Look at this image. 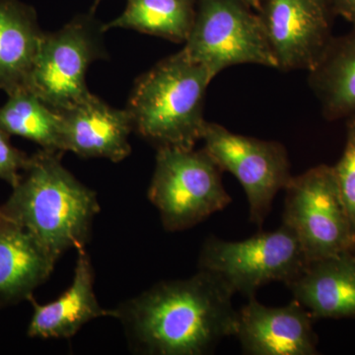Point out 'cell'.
<instances>
[{"mask_svg":"<svg viewBox=\"0 0 355 355\" xmlns=\"http://www.w3.org/2000/svg\"><path fill=\"white\" fill-rule=\"evenodd\" d=\"M103 25L93 13L76 16L58 31L44 33L27 89L60 112L92 95L86 84L90 65L108 57Z\"/></svg>","mask_w":355,"mask_h":355,"instance_id":"7","label":"cell"},{"mask_svg":"<svg viewBox=\"0 0 355 355\" xmlns=\"http://www.w3.org/2000/svg\"><path fill=\"white\" fill-rule=\"evenodd\" d=\"M242 1H244L248 6L251 7L256 12H258L259 9H260L261 0H242Z\"/></svg>","mask_w":355,"mask_h":355,"instance_id":"23","label":"cell"},{"mask_svg":"<svg viewBox=\"0 0 355 355\" xmlns=\"http://www.w3.org/2000/svg\"><path fill=\"white\" fill-rule=\"evenodd\" d=\"M182 50L214 78L233 65L277 69L258 13L242 0H198L193 28Z\"/></svg>","mask_w":355,"mask_h":355,"instance_id":"6","label":"cell"},{"mask_svg":"<svg viewBox=\"0 0 355 355\" xmlns=\"http://www.w3.org/2000/svg\"><path fill=\"white\" fill-rule=\"evenodd\" d=\"M203 149L222 172L231 173L241 184L249 202L250 219L261 226L273 198L291 180L286 147L277 141L238 135L223 125L207 121Z\"/></svg>","mask_w":355,"mask_h":355,"instance_id":"9","label":"cell"},{"mask_svg":"<svg viewBox=\"0 0 355 355\" xmlns=\"http://www.w3.org/2000/svg\"><path fill=\"white\" fill-rule=\"evenodd\" d=\"M30 157L31 156L14 147L10 142V135L0 128V180L13 188L29 164Z\"/></svg>","mask_w":355,"mask_h":355,"instance_id":"21","label":"cell"},{"mask_svg":"<svg viewBox=\"0 0 355 355\" xmlns=\"http://www.w3.org/2000/svg\"><path fill=\"white\" fill-rule=\"evenodd\" d=\"M100 2H101V0H95L94 3H93L92 8H91V13H94V11L96 10V8H97V6H99Z\"/></svg>","mask_w":355,"mask_h":355,"instance_id":"24","label":"cell"},{"mask_svg":"<svg viewBox=\"0 0 355 355\" xmlns=\"http://www.w3.org/2000/svg\"><path fill=\"white\" fill-rule=\"evenodd\" d=\"M330 4L335 16L355 24V0H330Z\"/></svg>","mask_w":355,"mask_h":355,"instance_id":"22","label":"cell"},{"mask_svg":"<svg viewBox=\"0 0 355 355\" xmlns=\"http://www.w3.org/2000/svg\"><path fill=\"white\" fill-rule=\"evenodd\" d=\"M257 13L282 71H309L334 37L330 0H261Z\"/></svg>","mask_w":355,"mask_h":355,"instance_id":"10","label":"cell"},{"mask_svg":"<svg viewBox=\"0 0 355 355\" xmlns=\"http://www.w3.org/2000/svg\"><path fill=\"white\" fill-rule=\"evenodd\" d=\"M212 80L183 50L163 58L133 85L125 108L133 130L157 148H195L207 123L203 111Z\"/></svg>","mask_w":355,"mask_h":355,"instance_id":"3","label":"cell"},{"mask_svg":"<svg viewBox=\"0 0 355 355\" xmlns=\"http://www.w3.org/2000/svg\"><path fill=\"white\" fill-rule=\"evenodd\" d=\"M57 261L32 233L0 210V306L29 300Z\"/></svg>","mask_w":355,"mask_h":355,"instance_id":"15","label":"cell"},{"mask_svg":"<svg viewBox=\"0 0 355 355\" xmlns=\"http://www.w3.org/2000/svg\"><path fill=\"white\" fill-rule=\"evenodd\" d=\"M86 248L77 250L71 286L57 300L39 304L33 296V315L28 336L38 338H70L84 324L98 318H114V311L104 309L94 291V272Z\"/></svg>","mask_w":355,"mask_h":355,"instance_id":"13","label":"cell"},{"mask_svg":"<svg viewBox=\"0 0 355 355\" xmlns=\"http://www.w3.org/2000/svg\"><path fill=\"white\" fill-rule=\"evenodd\" d=\"M284 191L282 224L297 238L308 263L352 251L355 231L333 166L292 177Z\"/></svg>","mask_w":355,"mask_h":355,"instance_id":"5","label":"cell"},{"mask_svg":"<svg viewBox=\"0 0 355 355\" xmlns=\"http://www.w3.org/2000/svg\"><path fill=\"white\" fill-rule=\"evenodd\" d=\"M44 35L33 7L0 0V90L7 95L27 89Z\"/></svg>","mask_w":355,"mask_h":355,"instance_id":"16","label":"cell"},{"mask_svg":"<svg viewBox=\"0 0 355 355\" xmlns=\"http://www.w3.org/2000/svg\"><path fill=\"white\" fill-rule=\"evenodd\" d=\"M0 128L10 137L31 140L44 150L65 153L60 112L51 108L29 89L8 94V100L0 107Z\"/></svg>","mask_w":355,"mask_h":355,"instance_id":"18","label":"cell"},{"mask_svg":"<svg viewBox=\"0 0 355 355\" xmlns=\"http://www.w3.org/2000/svg\"><path fill=\"white\" fill-rule=\"evenodd\" d=\"M308 261L297 238L282 224L272 232H261L243 241L210 236L203 243L198 270L219 275L235 293L248 299L273 282L284 284L304 270Z\"/></svg>","mask_w":355,"mask_h":355,"instance_id":"8","label":"cell"},{"mask_svg":"<svg viewBox=\"0 0 355 355\" xmlns=\"http://www.w3.org/2000/svg\"><path fill=\"white\" fill-rule=\"evenodd\" d=\"M197 3L198 0H127L125 11L103 25V29L135 30L184 44L193 28Z\"/></svg>","mask_w":355,"mask_h":355,"instance_id":"19","label":"cell"},{"mask_svg":"<svg viewBox=\"0 0 355 355\" xmlns=\"http://www.w3.org/2000/svg\"><path fill=\"white\" fill-rule=\"evenodd\" d=\"M221 172L203 148H157L148 198L166 230L193 227L232 202L222 184Z\"/></svg>","mask_w":355,"mask_h":355,"instance_id":"4","label":"cell"},{"mask_svg":"<svg viewBox=\"0 0 355 355\" xmlns=\"http://www.w3.org/2000/svg\"><path fill=\"white\" fill-rule=\"evenodd\" d=\"M352 253L354 254V257H355V243H354V248H352Z\"/></svg>","mask_w":355,"mask_h":355,"instance_id":"25","label":"cell"},{"mask_svg":"<svg viewBox=\"0 0 355 355\" xmlns=\"http://www.w3.org/2000/svg\"><path fill=\"white\" fill-rule=\"evenodd\" d=\"M286 286L314 321L355 319V257L352 252L309 261Z\"/></svg>","mask_w":355,"mask_h":355,"instance_id":"14","label":"cell"},{"mask_svg":"<svg viewBox=\"0 0 355 355\" xmlns=\"http://www.w3.org/2000/svg\"><path fill=\"white\" fill-rule=\"evenodd\" d=\"M60 114L65 153L114 163L132 153L128 139L133 125L127 109L114 108L92 94Z\"/></svg>","mask_w":355,"mask_h":355,"instance_id":"12","label":"cell"},{"mask_svg":"<svg viewBox=\"0 0 355 355\" xmlns=\"http://www.w3.org/2000/svg\"><path fill=\"white\" fill-rule=\"evenodd\" d=\"M347 140L342 157L333 166L340 195L355 231V116L345 120Z\"/></svg>","mask_w":355,"mask_h":355,"instance_id":"20","label":"cell"},{"mask_svg":"<svg viewBox=\"0 0 355 355\" xmlns=\"http://www.w3.org/2000/svg\"><path fill=\"white\" fill-rule=\"evenodd\" d=\"M235 292L205 270L161 282L114 308L132 349L148 355H205L237 330Z\"/></svg>","mask_w":355,"mask_h":355,"instance_id":"1","label":"cell"},{"mask_svg":"<svg viewBox=\"0 0 355 355\" xmlns=\"http://www.w3.org/2000/svg\"><path fill=\"white\" fill-rule=\"evenodd\" d=\"M313 318L297 300L282 307H268L248 299L238 311L236 338L250 355H316Z\"/></svg>","mask_w":355,"mask_h":355,"instance_id":"11","label":"cell"},{"mask_svg":"<svg viewBox=\"0 0 355 355\" xmlns=\"http://www.w3.org/2000/svg\"><path fill=\"white\" fill-rule=\"evenodd\" d=\"M308 73V83L326 120L355 116V24L347 34L331 38Z\"/></svg>","mask_w":355,"mask_h":355,"instance_id":"17","label":"cell"},{"mask_svg":"<svg viewBox=\"0 0 355 355\" xmlns=\"http://www.w3.org/2000/svg\"><path fill=\"white\" fill-rule=\"evenodd\" d=\"M62 155L44 149L33 154L10 197L0 205L57 260L70 249L86 247L100 211L95 191L62 165Z\"/></svg>","mask_w":355,"mask_h":355,"instance_id":"2","label":"cell"}]
</instances>
